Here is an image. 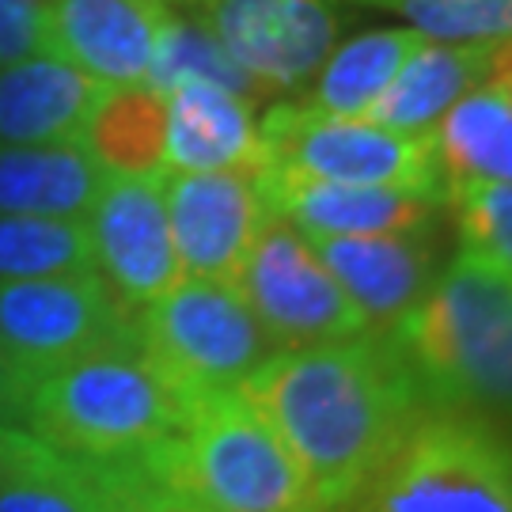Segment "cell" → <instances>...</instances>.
<instances>
[{
	"instance_id": "6",
	"label": "cell",
	"mask_w": 512,
	"mask_h": 512,
	"mask_svg": "<svg viewBox=\"0 0 512 512\" xmlns=\"http://www.w3.org/2000/svg\"><path fill=\"white\" fill-rule=\"evenodd\" d=\"M129 323L141 353L186 406L239 391L277 353L247 300L228 281L183 277L171 293L133 311Z\"/></svg>"
},
{
	"instance_id": "1",
	"label": "cell",
	"mask_w": 512,
	"mask_h": 512,
	"mask_svg": "<svg viewBox=\"0 0 512 512\" xmlns=\"http://www.w3.org/2000/svg\"><path fill=\"white\" fill-rule=\"evenodd\" d=\"M239 391L327 512L349 509L429 410L387 334L281 349Z\"/></svg>"
},
{
	"instance_id": "22",
	"label": "cell",
	"mask_w": 512,
	"mask_h": 512,
	"mask_svg": "<svg viewBox=\"0 0 512 512\" xmlns=\"http://www.w3.org/2000/svg\"><path fill=\"white\" fill-rule=\"evenodd\" d=\"M80 148L107 179L167 175V99L141 88H107L84 126Z\"/></svg>"
},
{
	"instance_id": "7",
	"label": "cell",
	"mask_w": 512,
	"mask_h": 512,
	"mask_svg": "<svg viewBox=\"0 0 512 512\" xmlns=\"http://www.w3.org/2000/svg\"><path fill=\"white\" fill-rule=\"evenodd\" d=\"M262 171L338 186H384L444 202L429 137H406L368 118H338L308 103H277L258 122Z\"/></svg>"
},
{
	"instance_id": "2",
	"label": "cell",
	"mask_w": 512,
	"mask_h": 512,
	"mask_svg": "<svg viewBox=\"0 0 512 512\" xmlns=\"http://www.w3.org/2000/svg\"><path fill=\"white\" fill-rule=\"evenodd\" d=\"M429 410L512 418V277L459 251L387 334Z\"/></svg>"
},
{
	"instance_id": "31",
	"label": "cell",
	"mask_w": 512,
	"mask_h": 512,
	"mask_svg": "<svg viewBox=\"0 0 512 512\" xmlns=\"http://www.w3.org/2000/svg\"><path fill=\"white\" fill-rule=\"evenodd\" d=\"M133 512H190L179 497L171 494V486H167L164 475H160V467H156V456H152V490H148L145 501Z\"/></svg>"
},
{
	"instance_id": "20",
	"label": "cell",
	"mask_w": 512,
	"mask_h": 512,
	"mask_svg": "<svg viewBox=\"0 0 512 512\" xmlns=\"http://www.w3.org/2000/svg\"><path fill=\"white\" fill-rule=\"evenodd\" d=\"M490 46L494 42L456 46L425 38L368 110V122L406 137H429L440 118L482 80Z\"/></svg>"
},
{
	"instance_id": "9",
	"label": "cell",
	"mask_w": 512,
	"mask_h": 512,
	"mask_svg": "<svg viewBox=\"0 0 512 512\" xmlns=\"http://www.w3.org/2000/svg\"><path fill=\"white\" fill-rule=\"evenodd\" d=\"M129 330V311L88 274L0 281V349L38 384Z\"/></svg>"
},
{
	"instance_id": "8",
	"label": "cell",
	"mask_w": 512,
	"mask_h": 512,
	"mask_svg": "<svg viewBox=\"0 0 512 512\" xmlns=\"http://www.w3.org/2000/svg\"><path fill=\"white\" fill-rule=\"evenodd\" d=\"M232 285L277 353L372 334L311 239L281 217L262 224Z\"/></svg>"
},
{
	"instance_id": "19",
	"label": "cell",
	"mask_w": 512,
	"mask_h": 512,
	"mask_svg": "<svg viewBox=\"0 0 512 512\" xmlns=\"http://www.w3.org/2000/svg\"><path fill=\"white\" fill-rule=\"evenodd\" d=\"M167 99V171H258L255 103L213 84H183Z\"/></svg>"
},
{
	"instance_id": "3",
	"label": "cell",
	"mask_w": 512,
	"mask_h": 512,
	"mask_svg": "<svg viewBox=\"0 0 512 512\" xmlns=\"http://www.w3.org/2000/svg\"><path fill=\"white\" fill-rule=\"evenodd\" d=\"M190 406L148 361L133 323L122 338L42 376L27 406V433L76 459L133 463L183 433Z\"/></svg>"
},
{
	"instance_id": "10",
	"label": "cell",
	"mask_w": 512,
	"mask_h": 512,
	"mask_svg": "<svg viewBox=\"0 0 512 512\" xmlns=\"http://www.w3.org/2000/svg\"><path fill=\"white\" fill-rule=\"evenodd\" d=\"M190 12L262 92L311 88L342 35L334 0H198Z\"/></svg>"
},
{
	"instance_id": "18",
	"label": "cell",
	"mask_w": 512,
	"mask_h": 512,
	"mask_svg": "<svg viewBox=\"0 0 512 512\" xmlns=\"http://www.w3.org/2000/svg\"><path fill=\"white\" fill-rule=\"evenodd\" d=\"M103 92V84L54 54L0 69V148L80 145Z\"/></svg>"
},
{
	"instance_id": "32",
	"label": "cell",
	"mask_w": 512,
	"mask_h": 512,
	"mask_svg": "<svg viewBox=\"0 0 512 512\" xmlns=\"http://www.w3.org/2000/svg\"><path fill=\"white\" fill-rule=\"evenodd\" d=\"M164 4H171V8H190V4H198V0H164Z\"/></svg>"
},
{
	"instance_id": "4",
	"label": "cell",
	"mask_w": 512,
	"mask_h": 512,
	"mask_svg": "<svg viewBox=\"0 0 512 512\" xmlns=\"http://www.w3.org/2000/svg\"><path fill=\"white\" fill-rule=\"evenodd\" d=\"M156 467L190 512H327L243 391L190 403L183 433L156 452Z\"/></svg>"
},
{
	"instance_id": "13",
	"label": "cell",
	"mask_w": 512,
	"mask_h": 512,
	"mask_svg": "<svg viewBox=\"0 0 512 512\" xmlns=\"http://www.w3.org/2000/svg\"><path fill=\"white\" fill-rule=\"evenodd\" d=\"M167 8L164 0H46L42 54L61 57L103 88H141Z\"/></svg>"
},
{
	"instance_id": "28",
	"label": "cell",
	"mask_w": 512,
	"mask_h": 512,
	"mask_svg": "<svg viewBox=\"0 0 512 512\" xmlns=\"http://www.w3.org/2000/svg\"><path fill=\"white\" fill-rule=\"evenodd\" d=\"M46 0H0V69L42 54Z\"/></svg>"
},
{
	"instance_id": "30",
	"label": "cell",
	"mask_w": 512,
	"mask_h": 512,
	"mask_svg": "<svg viewBox=\"0 0 512 512\" xmlns=\"http://www.w3.org/2000/svg\"><path fill=\"white\" fill-rule=\"evenodd\" d=\"M35 433L19 429V425H0V486L16 475V467L35 448Z\"/></svg>"
},
{
	"instance_id": "5",
	"label": "cell",
	"mask_w": 512,
	"mask_h": 512,
	"mask_svg": "<svg viewBox=\"0 0 512 512\" xmlns=\"http://www.w3.org/2000/svg\"><path fill=\"white\" fill-rule=\"evenodd\" d=\"M353 512H512V440L494 421L425 410Z\"/></svg>"
},
{
	"instance_id": "25",
	"label": "cell",
	"mask_w": 512,
	"mask_h": 512,
	"mask_svg": "<svg viewBox=\"0 0 512 512\" xmlns=\"http://www.w3.org/2000/svg\"><path fill=\"white\" fill-rule=\"evenodd\" d=\"M92 270L84 220L0 217V281H35Z\"/></svg>"
},
{
	"instance_id": "29",
	"label": "cell",
	"mask_w": 512,
	"mask_h": 512,
	"mask_svg": "<svg viewBox=\"0 0 512 512\" xmlns=\"http://www.w3.org/2000/svg\"><path fill=\"white\" fill-rule=\"evenodd\" d=\"M35 384L16 368V361L0 349V425L27 429V406H31Z\"/></svg>"
},
{
	"instance_id": "21",
	"label": "cell",
	"mask_w": 512,
	"mask_h": 512,
	"mask_svg": "<svg viewBox=\"0 0 512 512\" xmlns=\"http://www.w3.org/2000/svg\"><path fill=\"white\" fill-rule=\"evenodd\" d=\"M103 179L80 145L0 148V217L84 220Z\"/></svg>"
},
{
	"instance_id": "14",
	"label": "cell",
	"mask_w": 512,
	"mask_h": 512,
	"mask_svg": "<svg viewBox=\"0 0 512 512\" xmlns=\"http://www.w3.org/2000/svg\"><path fill=\"white\" fill-rule=\"evenodd\" d=\"M311 247L327 262L372 334H391L399 327L425 300L440 270L433 232L311 239Z\"/></svg>"
},
{
	"instance_id": "17",
	"label": "cell",
	"mask_w": 512,
	"mask_h": 512,
	"mask_svg": "<svg viewBox=\"0 0 512 512\" xmlns=\"http://www.w3.org/2000/svg\"><path fill=\"white\" fill-rule=\"evenodd\" d=\"M152 456L95 463L35 440L16 475L0 486V512H133L152 490Z\"/></svg>"
},
{
	"instance_id": "15",
	"label": "cell",
	"mask_w": 512,
	"mask_h": 512,
	"mask_svg": "<svg viewBox=\"0 0 512 512\" xmlns=\"http://www.w3.org/2000/svg\"><path fill=\"white\" fill-rule=\"evenodd\" d=\"M258 186L266 194L270 213L289 220L308 239L406 236V232H433L437 220V202L410 190L315 183L262 167H258Z\"/></svg>"
},
{
	"instance_id": "16",
	"label": "cell",
	"mask_w": 512,
	"mask_h": 512,
	"mask_svg": "<svg viewBox=\"0 0 512 512\" xmlns=\"http://www.w3.org/2000/svg\"><path fill=\"white\" fill-rule=\"evenodd\" d=\"M429 145L444 183H512V38L494 42L486 73L440 118Z\"/></svg>"
},
{
	"instance_id": "26",
	"label": "cell",
	"mask_w": 512,
	"mask_h": 512,
	"mask_svg": "<svg viewBox=\"0 0 512 512\" xmlns=\"http://www.w3.org/2000/svg\"><path fill=\"white\" fill-rule=\"evenodd\" d=\"M384 8L429 42L475 46L512 38V0H387Z\"/></svg>"
},
{
	"instance_id": "23",
	"label": "cell",
	"mask_w": 512,
	"mask_h": 512,
	"mask_svg": "<svg viewBox=\"0 0 512 512\" xmlns=\"http://www.w3.org/2000/svg\"><path fill=\"white\" fill-rule=\"evenodd\" d=\"M425 38L410 27H376L338 42L311 80L308 107L338 118H368L376 99Z\"/></svg>"
},
{
	"instance_id": "24",
	"label": "cell",
	"mask_w": 512,
	"mask_h": 512,
	"mask_svg": "<svg viewBox=\"0 0 512 512\" xmlns=\"http://www.w3.org/2000/svg\"><path fill=\"white\" fill-rule=\"evenodd\" d=\"M183 84H213V88L236 92L251 103L266 95L224 54L213 31L190 8H167L160 38H156V54H152V69H148V88L171 95Z\"/></svg>"
},
{
	"instance_id": "11",
	"label": "cell",
	"mask_w": 512,
	"mask_h": 512,
	"mask_svg": "<svg viewBox=\"0 0 512 512\" xmlns=\"http://www.w3.org/2000/svg\"><path fill=\"white\" fill-rule=\"evenodd\" d=\"M92 270L110 296L133 315L171 293L183 270L167 224L164 175L152 179H103L88 209Z\"/></svg>"
},
{
	"instance_id": "27",
	"label": "cell",
	"mask_w": 512,
	"mask_h": 512,
	"mask_svg": "<svg viewBox=\"0 0 512 512\" xmlns=\"http://www.w3.org/2000/svg\"><path fill=\"white\" fill-rule=\"evenodd\" d=\"M444 202L456 213L463 251L512 277V183H456Z\"/></svg>"
},
{
	"instance_id": "12",
	"label": "cell",
	"mask_w": 512,
	"mask_h": 512,
	"mask_svg": "<svg viewBox=\"0 0 512 512\" xmlns=\"http://www.w3.org/2000/svg\"><path fill=\"white\" fill-rule=\"evenodd\" d=\"M164 205L183 277L228 285L274 217L258 171H167Z\"/></svg>"
}]
</instances>
